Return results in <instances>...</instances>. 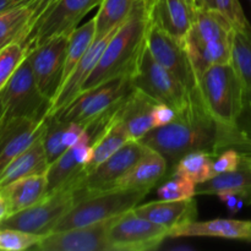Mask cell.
I'll use <instances>...</instances> for the list:
<instances>
[{"mask_svg": "<svg viewBox=\"0 0 251 251\" xmlns=\"http://www.w3.org/2000/svg\"><path fill=\"white\" fill-rule=\"evenodd\" d=\"M250 2H251V0H250Z\"/></svg>", "mask_w": 251, "mask_h": 251, "instance_id": "816d5d0a", "label": "cell"}, {"mask_svg": "<svg viewBox=\"0 0 251 251\" xmlns=\"http://www.w3.org/2000/svg\"><path fill=\"white\" fill-rule=\"evenodd\" d=\"M41 235L31 234L14 228L0 227V250L2 251H24L33 249L39 240Z\"/></svg>", "mask_w": 251, "mask_h": 251, "instance_id": "d590c367", "label": "cell"}, {"mask_svg": "<svg viewBox=\"0 0 251 251\" xmlns=\"http://www.w3.org/2000/svg\"><path fill=\"white\" fill-rule=\"evenodd\" d=\"M248 96H249V98L251 100V87H248Z\"/></svg>", "mask_w": 251, "mask_h": 251, "instance_id": "f907efd6", "label": "cell"}, {"mask_svg": "<svg viewBox=\"0 0 251 251\" xmlns=\"http://www.w3.org/2000/svg\"><path fill=\"white\" fill-rule=\"evenodd\" d=\"M196 185L194 181L181 176H171L168 181L161 185L157 195L161 200H184L196 196Z\"/></svg>", "mask_w": 251, "mask_h": 251, "instance_id": "8d00e7d4", "label": "cell"}, {"mask_svg": "<svg viewBox=\"0 0 251 251\" xmlns=\"http://www.w3.org/2000/svg\"><path fill=\"white\" fill-rule=\"evenodd\" d=\"M243 158H244V154H242L237 150H225V151L218 153L213 158V172H215V176L228 173V172H234L239 169L243 163Z\"/></svg>", "mask_w": 251, "mask_h": 251, "instance_id": "f35d334b", "label": "cell"}, {"mask_svg": "<svg viewBox=\"0 0 251 251\" xmlns=\"http://www.w3.org/2000/svg\"><path fill=\"white\" fill-rule=\"evenodd\" d=\"M186 2H188L189 5H191V6L194 7V9H195V0H185Z\"/></svg>", "mask_w": 251, "mask_h": 251, "instance_id": "681fc988", "label": "cell"}, {"mask_svg": "<svg viewBox=\"0 0 251 251\" xmlns=\"http://www.w3.org/2000/svg\"><path fill=\"white\" fill-rule=\"evenodd\" d=\"M195 9L185 0H154L149 11L150 24L172 38L185 44Z\"/></svg>", "mask_w": 251, "mask_h": 251, "instance_id": "ac0fdd59", "label": "cell"}, {"mask_svg": "<svg viewBox=\"0 0 251 251\" xmlns=\"http://www.w3.org/2000/svg\"><path fill=\"white\" fill-rule=\"evenodd\" d=\"M46 119H2L0 123V173L20 153L43 135Z\"/></svg>", "mask_w": 251, "mask_h": 251, "instance_id": "2e32d148", "label": "cell"}, {"mask_svg": "<svg viewBox=\"0 0 251 251\" xmlns=\"http://www.w3.org/2000/svg\"><path fill=\"white\" fill-rule=\"evenodd\" d=\"M184 237H215L251 242V221L226 218H216L206 222L193 221L169 230V238Z\"/></svg>", "mask_w": 251, "mask_h": 251, "instance_id": "ffe728a7", "label": "cell"}, {"mask_svg": "<svg viewBox=\"0 0 251 251\" xmlns=\"http://www.w3.org/2000/svg\"><path fill=\"white\" fill-rule=\"evenodd\" d=\"M244 161L248 166L251 167V156H244Z\"/></svg>", "mask_w": 251, "mask_h": 251, "instance_id": "c3c4849f", "label": "cell"}, {"mask_svg": "<svg viewBox=\"0 0 251 251\" xmlns=\"http://www.w3.org/2000/svg\"><path fill=\"white\" fill-rule=\"evenodd\" d=\"M144 0H102L96 20V37L123 26Z\"/></svg>", "mask_w": 251, "mask_h": 251, "instance_id": "f546056e", "label": "cell"}, {"mask_svg": "<svg viewBox=\"0 0 251 251\" xmlns=\"http://www.w3.org/2000/svg\"><path fill=\"white\" fill-rule=\"evenodd\" d=\"M140 141L166 158L168 167L191 152L217 156V130L203 103L201 90L191 93L190 100L169 124L152 129Z\"/></svg>", "mask_w": 251, "mask_h": 251, "instance_id": "7a4b0ae2", "label": "cell"}, {"mask_svg": "<svg viewBox=\"0 0 251 251\" xmlns=\"http://www.w3.org/2000/svg\"><path fill=\"white\" fill-rule=\"evenodd\" d=\"M27 54V49L19 42L10 43L0 49V91L6 86Z\"/></svg>", "mask_w": 251, "mask_h": 251, "instance_id": "e575fe53", "label": "cell"}, {"mask_svg": "<svg viewBox=\"0 0 251 251\" xmlns=\"http://www.w3.org/2000/svg\"><path fill=\"white\" fill-rule=\"evenodd\" d=\"M56 2H58V0H36V9H34L33 17H32L31 24H29L28 31H27V34H26V37H25V39L27 38V36H28L29 32L32 31V28L34 27V25H36L37 22L41 20V17L43 16L44 14H47V12H48L49 10H50L51 7L56 4ZM25 39H24V42H25ZM24 42H22V43H24Z\"/></svg>", "mask_w": 251, "mask_h": 251, "instance_id": "60d3db41", "label": "cell"}, {"mask_svg": "<svg viewBox=\"0 0 251 251\" xmlns=\"http://www.w3.org/2000/svg\"><path fill=\"white\" fill-rule=\"evenodd\" d=\"M47 174L43 173L24 176L0 188L7 201L9 216L32 207L43 200L47 196Z\"/></svg>", "mask_w": 251, "mask_h": 251, "instance_id": "603a6c76", "label": "cell"}, {"mask_svg": "<svg viewBox=\"0 0 251 251\" xmlns=\"http://www.w3.org/2000/svg\"><path fill=\"white\" fill-rule=\"evenodd\" d=\"M134 88L131 77H122L80 93L56 117L86 127L113 112Z\"/></svg>", "mask_w": 251, "mask_h": 251, "instance_id": "8992f818", "label": "cell"}, {"mask_svg": "<svg viewBox=\"0 0 251 251\" xmlns=\"http://www.w3.org/2000/svg\"><path fill=\"white\" fill-rule=\"evenodd\" d=\"M150 151L141 141L130 140L109 158L98 164L92 171L83 174L76 181V202L96 195L104 193L110 189V186L119 178H122L144 154Z\"/></svg>", "mask_w": 251, "mask_h": 251, "instance_id": "9c48e42d", "label": "cell"}, {"mask_svg": "<svg viewBox=\"0 0 251 251\" xmlns=\"http://www.w3.org/2000/svg\"><path fill=\"white\" fill-rule=\"evenodd\" d=\"M75 203V188L68 186L47 195L43 200L32 207L10 215L0 223V227L14 228L44 237L53 232L59 221L73 208Z\"/></svg>", "mask_w": 251, "mask_h": 251, "instance_id": "52a82bcc", "label": "cell"}, {"mask_svg": "<svg viewBox=\"0 0 251 251\" xmlns=\"http://www.w3.org/2000/svg\"><path fill=\"white\" fill-rule=\"evenodd\" d=\"M140 217L163 226L167 229H173L181 225L196 221L198 206L194 198L184 200H161L142 203L134 207Z\"/></svg>", "mask_w": 251, "mask_h": 251, "instance_id": "d6986e66", "label": "cell"}, {"mask_svg": "<svg viewBox=\"0 0 251 251\" xmlns=\"http://www.w3.org/2000/svg\"><path fill=\"white\" fill-rule=\"evenodd\" d=\"M168 171L166 158L150 150L122 178L118 179L108 191L118 189H149L151 190Z\"/></svg>", "mask_w": 251, "mask_h": 251, "instance_id": "44dd1931", "label": "cell"}, {"mask_svg": "<svg viewBox=\"0 0 251 251\" xmlns=\"http://www.w3.org/2000/svg\"><path fill=\"white\" fill-rule=\"evenodd\" d=\"M213 158V154L202 151L185 154L172 168L171 176H181L195 184L203 183L215 176Z\"/></svg>", "mask_w": 251, "mask_h": 251, "instance_id": "4dcf8cb0", "label": "cell"}, {"mask_svg": "<svg viewBox=\"0 0 251 251\" xmlns=\"http://www.w3.org/2000/svg\"><path fill=\"white\" fill-rule=\"evenodd\" d=\"M218 199L222 201L223 203H226L227 208L229 210L230 215H235V213L239 212V208H238V201L240 198L238 196L232 195V194H222V195H218Z\"/></svg>", "mask_w": 251, "mask_h": 251, "instance_id": "b9f144b4", "label": "cell"}, {"mask_svg": "<svg viewBox=\"0 0 251 251\" xmlns=\"http://www.w3.org/2000/svg\"><path fill=\"white\" fill-rule=\"evenodd\" d=\"M169 238V229L136 215L134 208L117 216L108 233L112 251L156 250Z\"/></svg>", "mask_w": 251, "mask_h": 251, "instance_id": "30bf717a", "label": "cell"}, {"mask_svg": "<svg viewBox=\"0 0 251 251\" xmlns=\"http://www.w3.org/2000/svg\"><path fill=\"white\" fill-rule=\"evenodd\" d=\"M195 9L217 10V2L216 0H195Z\"/></svg>", "mask_w": 251, "mask_h": 251, "instance_id": "f6af8a7d", "label": "cell"}, {"mask_svg": "<svg viewBox=\"0 0 251 251\" xmlns=\"http://www.w3.org/2000/svg\"><path fill=\"white\" fill-rule=\"evenodd\" d=\"M2 119H4V105H2L1 95H0V123L2 122Z\"/></svg>", "mask_w": 251, "mask_h": 251, "instance_id": "bcb514c9", "label": "cell"}, {"mask_svg": "<svg viewBox=\"0 0 251 251\" xmlns=\"http://www.w3.org/2000/svg\"><path fill=\"white\" fill-rule=\"evenodd\" d=\"M0 95L4 105V119L29 118L43 120L47 118L50 102L37 86L28 56L0 91Z\"/></svg>", "mask_w": 251, "mask_h": 251, "instance_id": "5b68a950", "label": "cell"}, {"mask_svg": "<svg viewBox=\"0 0 251 251\" xmlns=\"http://www.w3.org/2000/svg\"><path fill=\"white\" fill-rule=\"evenodd\" d=\"M156 104V100L137 88H132L131 92L120 102L115 114L124 125L130 140L140 141L154 129L153 109Z\"/></svg>", "mask_w": 251, "mask_h": 251, "instance_id": "e0dca14e", "label": "cell"}, {"mask_svg": "<svg viewBox=\"0 0 251 251\" xmlns=\"http://www.w3.org/2000/svg\"><path fill=\"white\" fill-rule=\"evenodd\" d=\"M9 216V206H7V201L5 199L4 193L0 189V223Z\"/></svg>", "mask_w": 251, "mask_h": 251, "instance_id": "ee69618b", "label": "cell"}, {"mask_svg": "<svg viewBox=\"0 0 251 251\" xmlns=\"http://www.w3.org/2000/svg\"><path fill=\"white\" fill-rule=\"evenodd\" d=\"M46 174L48 180L47 195H50L68 186L76 189V181L85 174V166L78 163L70 147L58 159L49 164Z\"/></svg>", "mask_w": 251, "mask_h": 251, "instance_id": "f1b7e54d", "label": "cell"}, {"mask_svg": "<svg viewBox=\"0 0 251 251\" xmlns=\"http://www.w3.org/2000/svg\"><path fill=\"white\" fill-rule=\"evenodd\" d=\"M114 218L83 227L51 232L42 237L33 249L41 251H112L108 233Z\"/></svg>", "mask_w": 251, "mask_h": 251, "instance_id": "5bb4252c", "label": "cell"}, {"mask_svg": "<svg viewBox=\"0 0 251 251\" xmlns=\"http://www.w3.org/2000/svg\"><path fill=\"white\" fill-rule=\"evenodd\" d=\"M68 125V122H64L56 115L46 118V127L42 135V142L49 164L53 163L66 150H69L64 144V132Z\"/></svg>", "mask_w": 251, "mask_h": 251, "instance_id": "836d02e7", "label": "cell"}, {"mask_svg": "<svg viewBox=\"0 0 251 251\" xmlns=\"http://www.w3.org/2000/svg\"><path fill=\"white\" fill-rule=\"evenodd\" d=\"M96 39V20L95 17L91 19L90 21L86 22L83 26L76 27L69 36V44L68 49H66V59H65V66H64V74H63V81L61 85L66 81L71 71L74 70L78 61L82 59L86 51L93 43ZM60 85V87H61ZM59 87V88H60ZM59 91V90H58Z\"/></svg>", "mask_w": 251, "mask_h": 251, "instance_id": "1f68e13d", "label": "cell"}, {"mask_svg": "<svg viewBox=\"0 0 251 251\" xmlns=\"http://www.w3.org/2000/svg\"><path fill=\"white\" fill-rule=\"evenodd\" d=\"M118 29H119V27L113 29V31L108 32V33L103 34V36L96 37V39L91 44V47L86 51L85 55L78 61L77 65L74 68V70L71 71L69 77L66 78L65 82L61 85V87L59 88L56 95L51 100L48 113H47V117L58 115L59 113L63 112L80 95L81 90H82V86L85 85L87 78L90 77L93 69L96 68L100 55H102L103 50H104L107 44L109 43L110 38L114 36V33Z\"/></svg>", "mask_w": 251, "mask_h": 251, "instance_id": "9a60e30c", "label": "cell"}, {"mask_svg": "<svg viewBox=\"0 0 251 251\" xmlns=\"http://www.w3.org/2000/svg\"><path fill=\"white\" fill-rule=\"evenodd\" d=\"M48 167L49 163L41 136L5 167L0 173V188L24 176L47 173Z\"/></svg>", "mask_w": 251, "mask_h": 251, "instance_id": "d4e9b609", "label": "cell"}, {"mask_svg": "<svg viewBox=\"0 0 251 251\" xmlns=\"http://www.w3.org/2000/svg\"><path fill=\"white\" fill-rule=\"evenodd\" d=\"M27 1H29V0H0V12L6 11V10L19 6V5L25 4Z\"/></svg>", "mask_w": 251, "mask_h": 251, "instance_id": "7bdbcfd3", "label": "cell"}, {"mask_svg": "<svg viewBox=\"0 0 251 251\" xmlns=\"http://www.w3.org/2000/svg\"><path fill=\"white\" fill-rule=\"evenodd\" d=\"M234 28L230 22L218 10L195 9L191 29L186 36L189 43H208V42L229 39Z\"/></svg>", "mask_w": 251, "mask_h": 251, "instance_id": "cb8c5ba5", "label": "cell"}, {"mask_svg": "<svg viewBox=\"0 0 251 251\" xmlns=\"http://www.w3.org/2000/svg\"><path fill=\"white\" fill-rule=\"evenodd\" d=\"M102 0H58L55 5L34 25L22 46L28 53L31 49L48 39L58 36H69L78 22Z\"/></svg>", "mask_w": 251, "mask_h": 251, "instance_id": "8fae6325", "label": "cell"}, {"mask_svg": "<svg viewBox=\"0 0 251 251\" xmlns=\"http://www.w3.org/2000/svg\"><path fill=\"white\" fill-rule=\"evenodd\" d=\"M131 82L134 88L146 93L157 103L169 105L176 113L183 110L190 100L188 90L151 55L147 43Z\"/></svg>", "mask_w": 251, "mask_h": 251, "instance_id": "ba28073f", "label": "cell"}, {"mask_svg": "<svg viewBox=\"0 0 251 251\" xmlns=\"http://www.w3.org/2000/svg\"><path fill=\"white\" fill-rule=\"evenodd\" d=\"M176 110L173 109L172 107L167 104H162V103H157L156 107L153 109V120H154V127L163 126V125L169 124L173 122L176 118Z\"/></svg>", "mask_w": 251, "mask_h": 251, "instance_id": "ab89813d", "label": "cell"}, {"mask_svg": "<svg viewBox=\"0 0 251 251\" xmlns=\"http://www.w3.org/2000/svg\"><path fill=\"white\" fill-rule=\"evenodd\" d=\"M217 10L230 22L234 29H244L250 25L239 0H216Z\"/></svg>", "mask_w": 251, "mask_h": 251, "instance_id": "74e56055", "label": "cell"}, {"mask_svg": "<svg viewBox=\"0 0 251 251\" xmlns=\"http://www.w3.org/2000/svg\"><path fill=\"white\" fill-rule=\"evenodd\" d=\"M232 64L247 87H251V25L233 32Z\"/></svg>", "mask_w": 251, "mask_h": 251, "instance_id": "d6a6232c", "label": "cell"}, {"mask_svg": "<svg viewBox=\"0 0 251 251\" xmlns=\"http://www.w3.org/2000/svg\"><path fill=\"white\" fill-rule=\"evenodd\" d=\"M199 83L217 130V154L234 149L251 156V100L247 85L233 64L207 69Z\"/></svg>", "mask_w": 251, "mask_h": 251, "instance_id": "6da1fadb", "label": "cell"}, {"mask_svg": "<svg viewBox=\"0 0 251 251\" xmlns=\"http://www.w3.org/2000/svg\"><path fill=\"white\" fill-rule=\"evenodd\" d=\"M149 28V12L142 1L131 17L110 38L80 93L118 78L132 77L146 49Z\"/></svg>", "mask_w": 251, "mask_h": 251, "instance_id": "3957f363", "label": "cell"}, {"mask_svg": "<svg viewBox=\"0 0 251 251\" xmlns=\"http://www.w3.org/2000/svg\"><path fill=\"white\" fill-rule=\"evenodd\" d=\"M69 36L53 37L27 54L37 86L49 102L56 95L63 81Z\"/></svg>", "mask_w": 251, "mask_h": 251, "instance_id": "7c38bea8", "label": "cell"}, {"mask_svg": "<svg viewBox=\"0 0 251 251\" xmlns=\"http://www.w3.org/2000/svg\"><path fill=\"white\" fill-rule=\"evenodd\" d=\"M144 2H145V6H146V10H147V12H149L150 10H151L152 5H153L154 0H144Z\"/></svg>", "mask_w": 251, "mask_h": 251, "instance_id": "7dc6e473", "label": "cell"}, {"mask_svg": "<svg viewBox=\"0 0 251 251\" xmlns=\"http://www.w3.org/2000/svg\"><path fill=\"white\" fill-rule=\"evenodd\" d=\"M232 194L251 205V167L243 163L239 169L228 173L217 174L208 180L196 185V195H222Z\"/></svg>", "mask_w": 251, "mask_h": 251, "instance_id": "7402d4cb", "label": "cell"}, {"mask_svg": "<svg viewBox=\"0 0 251 251\" xmlns=\"http://www.w3.org/2000/svg\"><path fill=\"white\" fill-rule=\"evenodd\" d=\"M149 191V189H118L88 196L73 206L59 221L53 232L112 220L136 207Z\"/></svg>", "mask_w": 251, "mask_h": 251, "instance_id": "277c9868", "label": "cell"}, {"mask_svg": "<svg viewBox=\"0 0 251 251\" xmlns=\"http://www.w3.org/2000/svg\"><path fill=\"white\" fill-rule=\"evenodd\" d=\"M232 39L233 37L201 44L185 42L184 46L198 78L212 66L232 63Z\"/></svg>", "mask_w": 251, "mask_h": 251, "instance_id": "4316f807", "label": "cell"}, {"mask_svg": "<svg viewBox=\"0 0 251 251\" xmlns=\"http://www.w3.org/2000/svg\"><path fill=\"white\" fill-rule=\"evenodd\" d=\"M120 104V103H119ZM117 109V108H115ZM115 109L109 114L107 124L104 125L100 134L92 142V159L85 167V173L92 171L93 168L109 158L113 153L122 149L127 141H130L129 135L115 114Z\"/></svg>", "mask_w": 251, "mask_h": 251, "instance_id": "484cf974", "label": "cell"}, {"mask_svg": "<svg viewBox=\"0 0 251 251\" xmlns=\"http://www.w3.org/2000/svg\"><path fill=\"white\" fill-rule=\"evenodd\" d=\"M147 49L151 55L188 90L189 95L200 90L199 78L191 65L184 43L172 38L150 24Z\"/></svg>", "mask_w": 251, "mask_h": 251, "instance_id": "4fadbf2b", "label": "cell"}, {"mask_svg": "<svg viewBox=\"0 0 251 251\" xmlns=\"http://www.w3.org/2000/svg\"><path fill=\"white\" fill-rule=\"evenodd\" d=\"M34 9L36 0H29L19 6L0 12V49L14 42H24Z\"/></svg>", "mask_w": 251, "mask_h": 251, "instance_id": "83f0119b", "label": "cell"}]
</instances>
